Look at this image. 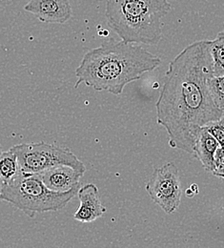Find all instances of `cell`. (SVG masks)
<instances>
[{"instance_id": "ba28073f", "label": "cell", "mask_w": 224, "mask_h": 248, "mask_svg": "<svg viewBox=\"0 0 224 248\" xmlns=\"http://www.w3.org/2000/svg\"><path fill=\"white\" fill-rule=\"evenodd\" d=\"M49 189L64 193L79 187L80 179L84 175L69 165H57L36 174Z\"/></svg>"}, {"instance_id": "5b68a950", "label": "cell", "mask_w": 224, "mask_h": 248, "mask_svg": "<svg viewBox=\"0 0 224 248\" xmlns=\"http://www.w3.org/2000/svg\"><path fill=\"white\" fill-rule=\"evenodd\" d=\"M11 150L16 155L20 170L26 174H38L57 165H69L85 174L84 163L68 148H61L44 141L22 143Z\"/></svg>"}, {"instance_id": "e0dca14e", "label": "cell", "mask_w": 224, "mask_h": 248, "mask_svg": "<svg viewBox=\"0 0 224 248\" xmlns=\"http://www.w3.org/2000/svg\"><path fill=\"white\" fill-rule=\"evenodd\" d=\"M218 35H219V36H224V29L223 31H220V32L218 33Z\"/></svg>"}, {"instance_id": "9c48e42d", "label": "cell", "mask_w": 224, "mask_h": 248, "mask_svg": "<svg viewBox=\"0 0 224 248\" xmlns=\"http://www.w3.org/2000/svg\"><path fill=\"white\" fill-rule=\"evenodd\" d=\"M77 197L80 202L78 209L74 214V218L77 221L88 223L101 217L106 212L102 205L99 191L96 185L88 184L78 189Z\"/></svg>"}, {"instance_id": "8992f818", "label": "cell", "mask_w": 224, "mask_h": 248, "mask_svg": "<svg viewBox=\"0 0 224 248\" xmlns=\"http://www.w3.org/2000/svg\"><path fill=\"white\" fill-rule=\"evenodd\" d=\"M146 191L153 202L166 214L174 213L181 201V185L177 165L167 162L157 168L146 184Z\"/></svg>"}, {"instance_id": "52a82bcc", "label": "cell", "mask_w": 224, "mask_h": 248, "mask_svg": "<svg viewBox=\"0 0 224 248\" xmlns=\"http://www.w3.org/2000/svg\"><path fill=\"white\" fill-rule=\"evenodd\" d=\"M24 10L44 23L63 24L73 15L69 0H30Z\"/></svg>"}, {"instance_id": "3957f363", "label": "cell", "mask_w": 224, "mask_h": 248, "mask_svg": "<svg viewBox=\"0 0 224 248\" xmlns=\"http://www.w3.org/2000/svg\"><path fill=\"white\" fill-rule=\"evenodd\" d=\"M168 0H108V24L127 43L157 45L162 38V18L171 11Z\"/></svg>"}, {"instance_id": "2e32d148", "label": "cell", "mask_w": 224, "mask_h": 248, "mask_svg": "<svg viewBox=\"0 0 224 248\" xmlns=\"http://www.w3.org/2000/svg\"><path fill=\"white\" fill-rule=\"evenodd\" d=\"M3 186H4V182L0 179V196L2 194V190H3Z\"/></svg>"}, {"instance_id": "30bf717a", "label": "cell", "mask_w": 224, "mask_h": 248, "mask_svg": "<svg viewBox=\"0 0 224 248\" xmlns=\"http://www.w3.org/2000/svg\"><path fill=\"white\" fill-rule=\"evenodd\" d=\"M220 144L209 133L205 126H202L195 138L194 144V155L201 162L206 172L213 173L215 154Z\"/></svg>"}, {"instance_id": "4fadbf2b", "label": "cell", "mask_w": 224, "mask_h": 248, "mask_svg": "<svg viewBox=\"0 0 224 248\" xmlns=\"http://www.w3.org/2000/svg\"><path fill=\"white\" fill-rule=\"evenodd\" d=\"M208 88L215 103L221 109L224 110V76L215 77L209 78Z\"/></svg>"}, {"instance_id": "ac0fdd59", "label": "cell", "mask_w": 224, "mask_h": 248, "mask_svg": "<svg viewBox=\"0 0 224 248\" xmlns=\"http://www.w3.org/2000/svg\"><path fill=\"white\" fill-rule=\"evenodd\" d=\"M1 152H2V151H1V146H0V153H1Z\"/></svg>"}, {"instance_id": "7a4b0ae2", "label": "cell", "mask_w": 224, "mask_h": 248, "mask_svg": "<svg viewBox=\"0 0 224 248\" xmlns=\"http://www.w3.org/2000/svg\"><path fill=\"white\" fill-rule=\"evenodd\" d=\"M161 64L158 56L143 47L110 39L89 50L75 70L77 81L96 91L121 94L129 83L138 80Z\"/></svg>"}, {"instance_id": "8fae6325", "label": "cell", "mask_w": 224, "mask_h": 248, "mask_svg": "<svg viewBox=\"0 0 224 248\" xmlns=\"http://www.w3.org/2000/svg\"><path fill=\"white\" fill-rule=\"evenodd\" d=\"M21 172L16 155L10 149L0 153V179L9 183Z\"/></svg>"}, {"instance_id": "7c38bea8", "label": "cell", "mask_w": 224, "mask_h": 248, "mask_svg": "<svg viewBox=\"0 0 224 248\" xmlns=\"http://www.w3.org/2000/svg\"><path fill=\"white\" fill-rule=\"evenodd\" d=\"M210 52L214 76H224V36L217 35L215 39L210 40Z\"/></svg>"}, {"instance_id": "5bb4252c", "label": "cell", "mask_w": 224, "mask_h": 248, "mask_svg": "<svg viewBox=\"0 0 224 248\" xmlns=\"http://www.w3.org/2000/svg\"><path fill=\"white\" fill-rule=\"evenodd\" d=\"M209 133L217 140L220 146H224V116L219 121L206 124Z\"/></svg>"}, {"instance_id": "9a60e30c", "label": "cell", "mask_w": 224, "mask_h": 248, "mask_svg": "<svg viewBox=\"0 0 224 248\" xmlns=\"http://www.w3.org/2000/svg\"><path fill=\"white\" fill-rule=\"evenodd\" d=\"M214 172L213 175L219 178H224V146H219L214 158Z\"/></svg>"}, {"instance_id": "6da1fadb", "label": "cell", "mask_w": 224, "mask_h": 248, "mask_svg": "<svg viewBox=\"0 0 224 248\" xmlns=\"http://www.w3.org/2000/svg\"><path fill=\"white\" fill-rule=\"evenodd\" d=\"M213 76L210 40L188 45L169 63L156 110L170 147L194 155L200 128L224 117L208 88Z\"/></svg>"}, {"instance_id": "d6986e66", "label": "cell", "mask_w": 224, "mask_h": 248, "mask_svg": "<svg viewBox=\"0 0 224 248\" xmlns=\"http://www.w3.org/2000/svg\"></svg>"}, {"instance_id": "277c9868", "label": "cell", "mask_w": 224, "mask_h": 248, "mask_svg": "<svg viewBox=\"0 0 224 248\" xmlns=\"http://www.w3.org/2000/svg\"><path fill=\"white\" fill-rule=\"evenodd\" d=\"M78 189L76 187L69 192H55L45 186L36 174L21 171L12 181L4 183L0 200L8 202L32 218L36 214L63 209L77 195Z\"/></svg>"}]
</instances>
